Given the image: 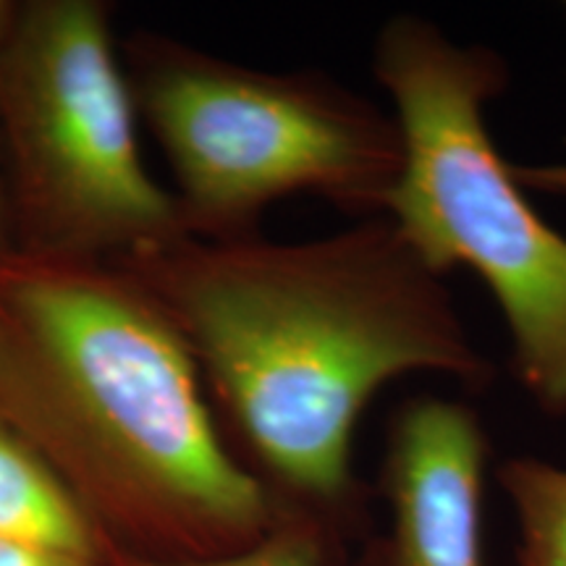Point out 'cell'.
Returning a JSON list of instances; mask_svg holds the SVG:
<instances>
[{"label": "cell", "mask_w": 566, "mask_h": 566, "mask_svg": "<svg viewBox=\"0 0 566 566\" xmlns=\"http://www.w3.org/2000/svg\"><path fill=\"white\" fill-rule=\"evenodd\" d=\"M111 265L171 317L226 446L281 520L338 556L367 525L352 457L373 396L409 373L493 380L443 275L386 216L304 242L181 237Z\"/></svg>", "instance_id": "1"}, {"label": "cell", "mask_w": 566, "mask_h": 566, "mask_svg": "<svg viewBox=\"0 0 566 566\" xmlns=\"http://www.w3.org/2000/svg\"><path fill=\"white\" fill-rule=\"evenodd\" d=\"M0 315L80 417L97 525L113 543L216 558L279 525L271 495L226 446L189 346L122 268L3 252Z\"/></svg>", "instance_id": "2"}, {"label": "cell", "mask_w": 566, "mask_h": 566, "mask_svg": "<svg viewBox=\"0 0 566 566\" xmlns=\"http://www.w3.org/2000/svg\"><path fill=\"white\" fill-rule=\"evenodd\" d=\"M373 74L405 137L384 216L436 273L464 265L485 281L520 384L543 412L566 415V237L533 208L488 132L506 59L399 13L375 38Z\"/></svg>", "instance_id": "3"}, {"label": "cell", "mask_w": 566, "mask_h": 566, "mask_svg": "<svg viewBox=\"0 0 566 566\" xmlns=\"http://www.w3.org/2000/svg\"><path fill=\"white\" fill-rule=\"evenodd\" d=\"M122 61L187 237H258L263 212L294 195L359 221L386 212L405 166L399 122L334 76L242 66L153 32L122 42Z\"/></svg>", "instance_id": "4"}, {"label": "cell", "mask_w": 566, "mask_h": 566, "mask_svg": "<svg viewBox=\"0 0 566 566\" xmlns=\"http://www.w3.org/2000/svg\"><path fill=\"white\" fill-rule=\"evenodd\" d=\"M101 0H19L0 38V174L13 250L116 263L187 237L147 171Z\"/></svg>", "instance_id": "5"}, {"label": "cell", "mask_w": 566, "mask_h": 566, "mask_svg": "<svg viewBox=\"0 0 566 566\" xmlns=\"http://www.w3.org/2000/svg\"><path fill=\"white\" fill-rule=\"evenodd\" d=\"M491 441L462 401L412 396L388 417L378 495L388 506L359 566H485Z\"/></svg>", "instance_id": "6"}, {"label": "cell", "mask_w": 566, "mask_h": 566, "mask_svg": "<svg viewBox=\"0 0 566 566\" xmlns=\"http://www.w3.org/2000/svg\"><path fill=\"white\" fill-rule=\"evenodd\" d=\"M0 535L101 558L105 533L61 470L0 415Z\"/></svg>", "instance_id": "7"}, {"label": "cell", "mask_w": 566, "mask_h": 566, "mask_svg": "<svg viewBox=\"0 0 566 566\" xmlns=\"http://www.w3.org/2000/svg\"><path fill=\"white\" fill-rule=\"evenodd\" d=\"M0 415L11 420L74 485L95 516L97 467L66 394L13 325L0 315ZM97 520V516H95Z\"/></svg>", "instance_id": "8"}, {"label": "cell", "mask_w": 566, "mask_h": 566, "mask_svg": "<svg viewBox=\"0 0 566 566\" xmlns=\"http://www.w3.org/2000/svg\"><path fill=\"white\" fill-rule=\"evenodd\" d=\"M514 509L520 566H566V467L512 457L495 472Z\"/></svg>", "instance_id": "9"}, {"label": "cell", "mask_w": 566, "mask_h": 566, "mask_svg": "<svg viewBox=\"0 0 566 566\" xmlns=\"http://www.w3.org/2000/svg\"><path fill=\"white\" fill-rule=\"evenodd\" d=\"M336 554L315 527L304 522L281 520L254 546L216 558H160L118 546L108 535L103 541L101 566H336Z\"/></svg>", "instance_id": "10"}, {"label": "cell", "mask_w": 566, "mask_h": 566, "mask_svg": "<svg viewBox=\"0 0 566 566\" xmlns=\"http://www.w3.org/2000/svg\"><path fill=\"white\" fill-rule=\"evenodd\" d=\"M0 566H101V558H87L0 535Z\"/></svg>", "instance_id": "11"}, {"label": "cell", "mask_w": 566, "mask_h": 566, "mask_svg": "<svg viewBox=\"0 0 566 566\" xmlns=\"http://www.w3.org/2000/svg\"><path fill=\"white\" fill-rule=\"evenodd\" d=\"M516 179L522 187H535L541 192L566 195V163H551V166H514Z\"/></svg>", "instance_id": "12"}, {"label": "cell", "mask_w": 566, "mask_h": 566, "mask_svg": "<svg viewBox=\"0 0 566 566\" xmlns=\"http://www.w3.org/2000/svg\"><path fill=\"white\" fill-rule=\"evenodd\" d=\"M13 250L11 239V221H9V208H6V189H3V174H0V254Z\"/></svg>", "instance_id": "13"}]
</instances>
